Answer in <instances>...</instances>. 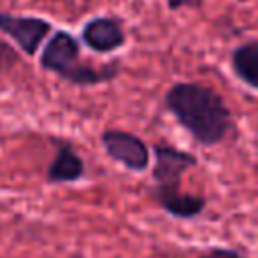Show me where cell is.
I'll return each instance as SVG.
<instances>
[{
	"label": "cell",
	"instance_id": "cell-1",
	"mask_svg": "<svg viewBox=\"0 0 258 258\" xmlns=\"http://www.w3.org/2000/svg\"><path fill=\"white\" fill-rule=\"evenodd\" d=\"M165 107L175 121L202 145L212 147L234 129L232 111L224 99L200 83H175L165 93Z\"/></svg>",
	"mask_w": 258,
	"mask_h": 258
},
{
	"label": "cell",
	"instance_id": "cell-2",
	"mask_svg": "<svg viewBox=\"0 0 258 258\" xmlns=\"http://www.w3.org/2000/svg\"><path fill=\"white\" fill-rule=\"evenodd\" d=\"M40 67L64 79L67 83H73L79 87H95V85L113 81L119 75L121 62L113 60L97 69L91 62H85L81 58L79 42L67 30H56L40 52Z\"/></svg>",
	"mask_w": 258,
	"mask_h": 258
},
{
	"label": "cell",
	"instance_id": "cell-3",
	"mask_svg": "<svg viewBox=\"0 0 258 258\" xmlns=\"http://www.w3.org/2000/svg\"><path fill=\"white\" fill-rule=\"evenodd\" d=\"M101 143L105 153L131 171H145L151 161L147 143L123 129H105L101 133Z\"/></svg>",
	"mask_w": 258,
	"mask_h": 258
},
{
	"label": "cell",
	"instance_id": "cell-4",
	"mask_svg": "<svg viewBox=\"0 0 258 258\" xmlns=\"http://www.w3.org/2000/svg\"><path fill=\"white\" fill-rule=\"evenodd\" d=\"M153 189H179L181 175L198 165V157L173 145H153Z\"/></svg>",
	"mask_w": 258,
	"mask_h": 258
},
{
	"label": "cell",
	"instance_id": "cell-5",
	"mask_svg": "<svg viewBox=\"0 0 258 258\" xmlns=\"http://www.w3.org/2000/svg\"><path fill=\"white\" fill-rule=\"evenodd\" d=\"M0 32L10 36L24 54L32 56L36 54L40 42L48 36V32H52V26L48 20L38 16H16L0 12Z\"/></svg>",
	"mask_w": 258,
	"mask_h": 258
},
{
	"label": "cell",
	"instance_id": "cell-6",
	"mask_svg": "<svg viewBox=\"0 0 258 258\" xmlns=\"http://www.w3.org/2000/svg\"><path fill=\"white\" fill-rule=\"evenodd\" d=\"M83 42L95 52H113L125 44L123 24L113 16H97L89 20L81 30Z\"/></svg>",
	"mask_w": 258,
	"mask_h": 258
},
{
	"label": "cell",
	"instance_id": "cell-7",
	"mask_svg": "<svg viewBox=\"0 0 258 258\" xmlns=\"http://www.w3.org/2000/svg\"><path fill=\"white\" fill-rule=\"evenodd\" d=\"M151 198L155 204L167 212L173 218L179 220H191L198 218L206 210V198L200 194H187L181 189H153L151 187Z\"/></svg>",
	"mask_w": 258,
	"mask_h": 258
},
{
	"label": "cell",
	"instance_id": "cell-8",
	"mask_svg": "<svg viewBox=\"0 0 258 258\" xmlns=\"http://www.w3.org/2000/svg\"><path fill=\"white\" fill-rule=\"evenodd\" d=\"M85 175V161L81 155L64 141H58L56 153L46 169L48 183H73Z\"/></svg>",
	"mask_w": 258,
	"mask_h": 258
},
{
	"label": "cell",
	"instance_id": "cell-9",
	"mask_svg": "<svg viewBox=\"0 0 258 258\" xmlns=\"http://www.w3.org/2000/svg\"><path fill=\"white\" fill-rule=\"evenodd\" d=\"M230 60L236 77L254 91H258V40H248L234 48Z\"/></svg>",
	"mask_w": 258,
	"mask_h": 258
},
{
	"label": "cell",
	"instance_id": "cell-10",
	"mask_svg": "<svg viewBox=\"0 0 258 258\" xmlns=\"http://www.w3.org/2000/svg\"><path fill=\"white\" fill-rule=\"evenodd\" d=\"M16 62H18V52L10 44L0 40V71H8Z\"/></svg>",
	"mask_w": 258,
	"mask_h": 258
},
{
	"label": "cell",
	"instance_id": "cell-11",
	"mask_svg": "<svg viewBox=\"0 0 258 258\" xmlns=\"http://www.w3.org/2000/svg\"><path fill=\"white\" fill-rule=\"evenodd\" d=\"M198 258H246L244 254H240L238 250L234 248H226V246H214L210 248L208 252L200 254Z\"/></svg>",
	"mask_w": 258,
	"mask_h": 258
},
{
	"label": "cell",
	"instance_id": "cell-12",
	"mask_svg": "<svg viewBox=\"0 0 258 258\" xmlns=\"http://www.w3.org/2000/svg\"><path fill=\"white\" fill-rule=\"evenodd\" d=\"M167 6L171 10H179V8H198L202 6V0H167Z\"/></svg>",
	"mask_w": 258,
	"mask_h": 258
}]
</instances>
